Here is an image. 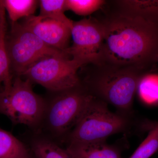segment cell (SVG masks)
Here are the masks:
<instances>
[{
    "label": "cell",
    "mask_w": 158,
    "mask_h": 158,
    "mask_svg": "<svg viewBox=\"0 0 158 158\" xmlns=\"http://www.w3.org/2000/svg\"><path fill=\"white\" fill-rule=\"evenodd\" d=\"M100 21L104 31L102 63L145 72L157 62L158 26L118 10Z\"/></svg>",
    "instance_id": "1"
},
{
    "label": "cell",
    "mask_w": 158,
    "mask_h": 158,
    "mask_svg": "<svg viewBox=\"0 0 158 158\" xmlns=\"http://www.w3.org/2000/svg\"><path fill=\"white\" fill-rule=\"evenodd\" d=\"M89 65L85 76L79 78L90 95L112 105L118 113L133 114L134 97L145 72L107 63Z\"/></svg>",
    "instance_id": "2"
},
{
    "label": "cell",
    "mask_w": 158,
    "mask_h": 158,
    "mask_svg": "<svg viewBox=\"0 0 158 158\" xmlns=\"http://www.w3.org/2000/svg\"><path fill=\"white\" fill-rule=\"evenodd\" d=\"M52 93L49 100H46L42 122L36 133L44 132L41 135L56 142L65 141L93 97L81 82L69 89Z\"/></svg>",
    "instance_id": "3"
},
{
    "label": "cell",
    "mask_w": 158,
    "mask_h": 158,
    "mask_svg": "<svg viewBox=\"0 0 158 158\" xmlns=\"http://www.w3.org/2000/svg\"><path fill=\"white\" fill-rule=\"evenodd\" d=\"M135 123L134 114L113 113L106 103L93 97L65 141L68 144L106 141L114 134L131 132Z\"/></svg>",
    "instance_id": "4"
},
{
    "label": "cell",
    "mask_w": 158,
    "mask_h": 158,
    "mask_svg": "<svg viewBox=\"0 0 158 158\" xmlns=\"http://www.w3.org/2000/svg\"><path fill=\"white\" fill-rule=\"evenodd\" d=\"M27 79L15 77L10 87L0 89V113L15 124H23L37 132L42 122L46 100L35 93Z\"/></svg>",
    "instance_id": "5"
},
{
    "label": "cell",
    "mask_w": 158,
    "mask_h": 158,
    "mask_svg": "<svg viewBox=\"0 0 158 158\" xmlns=\"http://www.w3.org/2000/svg\"><path fill=\"white\" fill-rule=\"evenodd\" d=\"M6 43L11 73L15 77L23 76L34 64L47 57L69 56L46 44L19 22L11 23Z\"/></svg>",
    "instance_id": "6"
},
{
    "label": "cell",
    "mask_w": 158,
    "mask_h": 158,
    "mask_svg": "<svg viewBox=\"0 0 158 158\" xmlns=\"http://www.w3.org/2000/svg\"><path fill=\"white\" fill-rule=\"evenodd\" d=\"M78 65L69 56L47 57L38 61L23 77L52 93L60 92L80 84Z\"/></svg>",
    "instance_id": "7"
},
{
    "label": "cell",
    "mask_w": 158,
    "mask_h": 158,
    "mask_svg": "<svg viewBox=\"0 0 158 158\" xmlns=\"http://www.w3.org/2000/svg\"><path fill=\"white\" fill-rule=\"evenodd\" d=\"M71 38L72 44L65 52L81 68L102 63L104 31L100 21L89 17L73 21Z\"/></svg>",
    "instance_id": "8"
},
{
    "label": "cell",
    "mask_w": 158,
    "mask_h": 158,
    "mask_svg": "<svg viewBox=\"0 0 158 158\" xmlns=\"http://www.w3.org/2000/svg\"><path fill=\"white\" fill-rule=\"evenodd\" d=\"M20 23L46 44L52 48L65 52L70 46L73 23H66L34 15L24 19Z\"/></svg>",
    "instance_id": "9"
},
{
    "label": "cell",
    "mask_w": 158,
    "mask_h": 158,
    "mask_svg": "<svg viewBox=\"0 0 158 158\" xmlns=\"http://www.w3.org/2000/svg\"><path fill=\"white\" fill-rule=\"evenodd\" d=\"M65 149L74 158H122L120 148L106 141L68 144Z\"/></svg>",
    "instance_id": "10"
},
{
    "label": "cell",
    "mask_w": 158,
    "mask_h": 158,
    "mask_svg": "<svg viewBox=\"0 0 158 158\" xmlns=\"http://www.w3.org/2000/svg\"><path fill=\"white\" fill-rule=\"evenodd\" d=\"M114 3L117 10L142 18L158 26V0H119Z\"/></svg>",
    "instance_id": "11"
},
{
    "label": "cell",
    "mask_w": 158,
    "mask_h": 158,
    "mask_svg": "<svg viewBox=\"0 0 158 158\" xmlns=\"http://www.w3.org/2000/svg\"><path fill=\"white\" fill-rule=\"evenodd\" d=\"M7 32L6 12L2 1L0 0V87L3 85V88L10 87L13 81L6 47Z\"/></svg>",
    "instance_id": "12"
},
{
    "label": "cell",
    "mask_w": 158,
    "mask_h": 158,
    "mask_svg": "<svg viewBox=\"0 0 158 158\" xmlns=\"http://www.w3.org/2000/svg\"><path fill=\"white\" fill-rule=\"evenodd\" d=\"M30 145L34 158H74L57 142L39 134L32 139Z\"/></svg>",
    "instance_id": "13"
},
{
    "label": "cell",
    "mask_w": 158,
    "mask_h": 158,
    "mask_svg": "<svg viewBox=\"0 0 158 158\" xmlns=\"http://www.w3.org/2000/svg\"><path fill=\"white\" fill-rule=\"evenodd\" d=\"M30 150L11 133L0 128V158H26Z\"/></svg>",
    "instance_id": "14"
},
{
    "label": "cell",
    "mask_w": 158,
    "mask_h": 158,
    "mask_svg": "<svg viewBox=\"0 0 158 158\" xmlns=\"http://www.w3.org/2000/svg\"><path fill=\"white\" fill-rule=\"evenodd\" d=\"M11 23L34 15L39 6L37 0H2Z\"/></svg>",
    "instance_id": "15"
},
{
    "label": "cell",
    "mask_w": 158,
    "mask_h": 158,
    "mask_svg": "<svg viewBox=\"0 0 158 158\" xmlns=\"http://www.w3.org/2000/svg\"><path fill=\"white\" fill-rule=\"evenodd\" d=\"M39 6L38 15L40 17L66 23L71 24L73 22L65 15V0H40Z\"/></svg>",
    "instance_id": "16"
},
{
    "label": "cell",
    "mask_w": 158,
    "mask_h": 158,
    "mask_svg": "<svg viewBox=\"0 0 158 158\" xmlns=\"http://www.w3.org/2000/svg\"><path fill=\"white\" fill-rule=\"evenodd\" d=\"M137 92L144 102L148 104L158 103V77L145 75L139 82Z\"/></svg>",
    "instance_id": "17"
},
{
    "label": "cell",
    "mask_w": 158,
    "mask_h": 158,
    "mask_svg": "<svg viewBox=\"0 0 158 158\" xmlns=\"http://www.w3.org/2000/svg\"><path fill=\"white\" fill-rule=\"evenodd\" d=\"M103 0H65L66 11L70 10L81 16H87L101 9Z\"/></svg>",
    "instance_id": "18"
},
{
    "label": "cell",
    "mask_w": 158,
    "mask_h": 158,
    "mask_svg": "<svg viewBox=\"0 0 158 158\" xmlns=\"http://www.w3.org/2000/svg\"><path fill=\"white\" fill-rule=\"evenodd\" d=\"M158 150V122L129 158H149Z\"/></svg>",
    "instance_id": "19"
},
{
    "label": "cell",
    "mask_w": 158,
    "mask_h": 158,
    "mask_svg": "<svg viewBox=\"0 0 158 158\" xmlns=\"http://www.w3.org/2000/svg\"><path fill=\"white\" fill-rule=\"evenodd\" d=\"M26 158H34V157L31 154V153L30 151V154H29V155Z\"/></svg>",
    "instance_id": "20"
},
{
    "label": "cell",
    "mask_w": 158,
    "mask_h": 158,
    "mask_svg": "<svg viewBox=\"0 0 158 158\" xmlns=\"http://www.w3.org/2000/svg\"><path fill=\"white\" fill-rule=\"evenodd\" d=\"M157 62H158V58H157Z\"/></svg>",
    "instance_id": "21"
}]
</instances>
